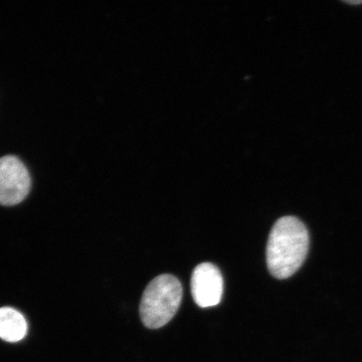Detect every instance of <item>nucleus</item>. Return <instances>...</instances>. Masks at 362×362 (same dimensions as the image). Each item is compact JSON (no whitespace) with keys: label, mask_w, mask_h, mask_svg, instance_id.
Masks as SVG:
<instances>
[{"label":"nucleus","mask_w":362,"mask_h":362,"mask_svg":"<svg viewBox=\"0 0 362 362\" xmlns=\"http://www.w3.org/2000/svg\"><path fill=\"white\" fill-rule=\"evenodd\" d=\"M223 292V279L220 269L211 263H202L194 269L192 293L199 307H213L220 303Z\"/></svg>","instance_id":"obj_4"},{"label":"nucleus","mask_w":362,"mask_h":362,"mask_svg":"<svg viewBox=\"0 0 362 362\" xmlns=\"http://www.w3.org/2000/svg\"><path fill=\"white\" fill-rule=\"evenodd\" d=\"M32 180L25 164L13 156L0 158V204L11 206L25 201Z\"/></svg>","instance_id":"obj_3"},{"label":"nucleus","mask_w":362,"mask_h":362,"mask_svg":"<svg viewBox=\"0 0 362 362\" xmlns=\"http://www.w3.org/2000/svg\"><path fill=\"white\" fill-rule=\"evenodd\" d=\"M182 300V286L173 275L158 276L143 293L140 316L150 329L163 327L175 317Z\"/></svg>","instance_id":"obj_2"},{"label":"nucleus","mask_w":362,"mask_h":362,"mask_svg":"<svg viewBox=\"0 0 362 362\" xmlns=\"http://www.w3.org/2000/svg\"><path fill=\"white\" fill-rule=\"evenodd\" d=\"M309 249L306 226L295 216H284L272 228L267 246V264L273 277L287 279L303 265Z\"/></svg>","instance_id":"obj_1"},{"label":"nucleus","mask_w":362,"mask_h":362,"mask_svg":"<svg viewBox=\"0 0 362 362\" xmlns=\"http://www.w3.org/2000/svg\"><path fill=\"white\" fill-rule=\"evenodd\" d=\"M349 4H354V6H357V4H362V0L361 1H345Z\"/></svg>","instance_id":"obj_6"},{"label":"nucleus","mask_w":362,"mask_h":362,"mask_svg":"<svg viewBox=\"0 0 362 362\" xmlns=\"http://www.w3.org/2000/svg\"><path fill=\"white\" fill-rule=\"evenodd\" d=\"M28 332V324L20 312L9 307L0 308V338L8 342L23 339Z\"/></svg>","instance_id":"obj_5"}]
</instances>
